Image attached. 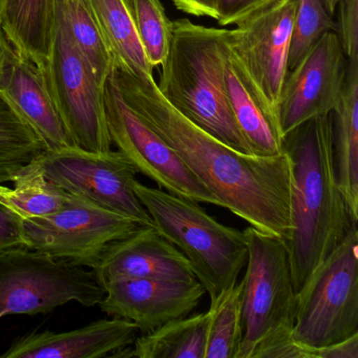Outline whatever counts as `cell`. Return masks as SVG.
<instances>
[{
	"instance_id": "d4e9b609",
	"label": "cell",
	"mask_w": 358,
	"mask_h": 358,
	"mask_svg": "<svg viewBox=\"0 0 358 358\" xmlns=\"http://www.w3.org/2000/svg\"><path fill=\"white\" fill-rule=\"evenodd\" d=\"M14 188H9L3 202L22 219L41 217L59 210L69 192L45 177L36 160L20 169L12 180Z\"/></svg>"
},
{
	"instance_id": "9c48e42d",
	"label": "cell",
	"mask_w": 358,
	"mask_h": 358,
	"mask_svg": "<svg viewBox=\"0 0 358 358\" xmlns=\"http://www.w3.org/2000/svg\"><path fill=\"white\" fill-rule=\"evenodd\" d=\"M35 160L45 177L69 194L155 227L133 189L137 169L120 150L94 152L70 146L45 150Z\"/></svg>"
},
{
	"instance_id": "e575fe53",
	"label": "cell",
	"mask_w": 358,
	"mask_h": 358,
	"mask_svg": "<svg viewBox=\"0 0 358 358\" xmlns=\"http://www.w3.org/2000/svg\"><path fill=\"white\" fill-rule=\"evenodd\" d=\"M320 1H322L327 13L334 17L335 14H336L337 7H338L341 0H320Z\"/></svg>"
},
{
	"instance_id": "836d02e7",
	"label": "cell",
	"mask_w": 358,
	"mask_h": 358,
	"mask_svg": "<svg viewBox=\"0 0 358 358\" xmlns=\"http://www.w3.org/2000/svg\"><path fill=\"white\" fill-rule=\"evenodd\" d=\"M14 50L8 41L5 33L0 29V76L5 72L8 64L13 56Z\"/></svg>"
},
{
	"instance_id": "30bf717a",
	"label": "cell",
	"mask_w": 358,
	"mask_h": 358,
	"mask_svg": "<svg viewBox=\"0 0 358 358\" xmlns=\"http://www.w3.org/2000/svg\"><path fill=\"white\" fill-rule=\"evenodd\" d=\"M141 226L135 220L72 194L56 213L22 219L29 248L91 269L110 243Z\"/></svg>"
},
{
	"instance_id": "484cf974",
	"label": "cell",
	"mask_w": 358,
	"mask_h": 358,
	"mask_svg": "<svg viewBox=\"0 0 358 358\" xmlns=\"http://www.w3.org/2000/svg\"><path fill=\"white\" fill-rule=\"evenodd\" d=\"M242 292L241 280L210 303L204 358H236L243 338Z\"/></svg>"
},
{
	"instance_id": "4316f807",
	"label": "cell",
	"mask_w": 358,
	"mask_h": 358,
	"mask_svg": "<svg viewBox=\"0 0 358 358\" xmlns=\"http://www.w3.org/2000/svg\"><path fill=\"white\" fill-rule=\"evenodd\" d=\"M138 37L152 69L160 66L169 54L173 22L161 0H129Z\"/></svg>"
},
{
	"instance_id": "1f68e13d",
	"label": "cell",
	"mask_w": 358,
	"mask_h": 358,
	"mask_svg": "<svg viewBox=\"0 0 358 358\" xmlns=\"http://www.w3.org/2000/svg\"><path fill=\"white\" fill-rule=\"evenodd\" d=\"M315 358H358V333L315 350Z\"/></svg>"
},
{
	"instance_id": "e0dca14e",
	"label": "cell",
	"mask_w": 358,
	"mask_h": 358,
	"mask_svg": "<svg viewBox=\"0 0 358 358\" xmlns=\"http://www.w3.org/2000/svg\"><path fill=\"white\" fill-rule=\"evenodd\" d=\"M0 94L43 140L47 150L75 146L60 118L43 71L14 51L0 76Z\"/></svg>"
},
{
	"instance_id": "6da1fadb",
	"label": "cell",
	"mask_w": 358,
	"mask_h": 358,
	"mask_svg": "<svg viewBox=\"0 0 358 358\" xmlns=\"http://www.w3.org/2000/svg\"><path fill=\"white\" fill-rule=\"evenodd\" d=\"M114 74L125 102L208 188L220 207L259 231L288 240L293 183L286 152L259 157L234 150L178 112L154 76L137 77L116 68Z\"/></svg>"
},
{
	"instance_id": "9a60e30c",
	"label": "cell",
	"mask_w": 358,
	"mask_h": 358,
	"mask_svg": "<svg viewBox=\"0 0 358 358\" xmlns=\"http://www.w3.org/2000/svg\"><path fill=\"white\" fill-rule=\"evenodd\" d=\"M92 271L101 286L119 278L196 280L185 255L154 226H141L110 243Z\"/></svg>"
},
{
	"instance_id": "44dd1931",
	"label": "cell",
	"mask_w": 358,
	"mask_h": 358,
	"mask_svg": "<svg viewBox=\"0 0 358 358\" xmlns=\"http://www.w3.org/2000/svg\"><path fill=\"white\" fill-rule=\"evenodd\" d=\"M112 54L115 68L137 77L152 76L138 37L129 0H87Z\"/></svg>"
},
{
	"instance_id": "7c38bea8",
	"label": "cell",
	"mask_w": 358,
	"mask_h": 358,
	"mask_svg": "<svg viewBox=\"0 0 358 358\" xmlns=\"http://www.w3.org/2000/svg\"><path fill=\"white\" fill-rule=\"evenodd\" d=\"M296 0H280L236 24L228 38L230 50L276 120L280 91L288 72Z\"/></svg>"
},
{
	"instance_id": "4dcf8cb0",
	"label": "cell",
	"mask_w": 358,
	"mask_h": 358,
	"mask_svg": "<svg viewBox=\"0 0 358 358\" xmlns=\"http://www.w3.org/2000/svg\"><path fill=\"white\" fill-rule=\"evenodd\" d=\"M30 243L22 227V217L0 200V252L16 247H27Z\"/></svg>"
},
{
	"instance_id": "7402d4cb",
	"label": "cell",
	"mask_w": 358,
	"mask_h": 358,
	"mask_svg": "<svg viewBox=\"0 0 358 358\" xmlns=\"http://www.w3.org/2000/svg\"><path fill=\"white\" fill-rule=\"evenodd\" d=\"M206 330V312L189 314L141 334L115 357L204 358Z\"/></svg>"
},
{
	"instance_id": "7a4b0ae2",
	"label": "cell",
	"mask_w": 358,
	"mask_h": 358,
	"mask_svg": "<svg viewBox=\"0 0 358 358\" xmlns=\"http://www.w3.org/2000/svg\"><path fill=\"white\" fill-rule=\"evenodd\" d=\"M282 148L293 183L292 229L285 245L297 292L356 223L337 184L331 114L314 117L285 135Z\"/></svg>"
},
{
	"instance_id": "8d00e7d4",
	"label": "cell",
	"mask_w": 358,
	"mask_h": 358,
	"mask_svg": "<svg viewBox=\"0 0 358 358\" xmlns=\"http://www.w3.org/2000/svg\"><path fill=\"white\" fill-rule=\"evenodd\" d=\"M69 0H55V3L57 5H64V3H68Z\"/></svg>"
},
{
	"instance_id": "f546056e",
	"label": "cell",
	"mask_w": 358,
	"mask_h": 358,
	"mask_svg": "<svg viewBox=\"0 0 358 358\" xmlns=\"http://www.w3.org/2000/svg\"><path fill=\"white\" fill-rule=\"evenodd\" d=\"M280 0H213L215 20L222 27L238 24Z\"/></svg>"
},
{
	"instance_id": "5b68a950",
	"label": "cell",
	"mask_w": 358,
	"mask_h": 358,
	"mask_svg": "<svg viewBox=\"0 0 358 358\" xmlns=\"http://www.w3.org/2000/svg\"><path fill=\"white\" fill-rule=\"evenodd\" d=\"M133 189L159 234L185 255L210 303L238 282L248 259L244 231L220 223L194 201L137 180Z\"/></svg>"
},
{
	"instance_id": "8992f818",
	"label": "cell",
	"mask_w": 358,
	"mask_h": 358,
	"mask_svg": "<svg viewBox=\"0 0 358 358\" xmlns=\"http://www.w3.org/2000/svg\"><path fill=\"white\" fill-rule=\"evenodd\" d=\"M358 333V230L345 238L296 292L292 338L316 350Z\"/></svg>"
},
{
	"instance_id": "d6a6232c",
	"label": "cell",
	"mask_w": 358,
	"mask_h": 358,
	"mask_svg": "<svg viewBox=\"0 0 358 358\" xmlns=\"http://www.w3.org/2000/svg\"><path fill=\"white\" fill-rule=\"evenodd\" d=\"M179 11L196 17L213 18L215 20V5L213 0H171Z\"/></svg>"
},
{
	"instance_id": "52a82bcc",
	"label": "cell",
	"mask_w": 358,
	"mask_h": 358,
	"mask_svg": "<svg viewBox=\"0 0 358 358\" xmlns=\"http://www.w3.org/2000/svg\"><path fill=\"white\" fill-rule=\"evenodd\" d=\"M104 296L94 272L83 266L27 247L0 252V320L49 313L70 301L94 307Z\"/></svg>"
},
{
	"instance_id": "ba28073f",
	"label": "cell",
	"mask_w": 358,
	"mask_h": 358,
	"mask_svg": "<svg viewBox=\"0 0 358 358\" xmlns=\"http://www.w3.org/2000/svg\"><path fill=\"white\" fill-rule=\"evenodd\" d=\"M43 74L74 145L89 152H110L113 143L106 122L104 87L79 53L57 6L53 45Z\"/></svg>"
},
{
	"instance_id": "d590c367",
	"label": "cell",
	"mask_w": 358,
	"mask_h": 358,
	"mask_svg": "<svg viewBox=\"0 0 358 358\" xmlns=\"http://www.w3.org/2000/svg\"><path fill=\"white\" fill-rule=\"evenodd\" d=\"M6 6H7V0H0V29H1V26H3Z\"/></svg>"
},
{
	"instance_id": "f1b7e54d",
	"label": "cell",
	"mask_w": 358,
	"mask_h": 358,
	"mask_svg": "<svg viewBox=\"0 0 358 358\" xmlns=\"http://www.w3.org/2000/svg\"><path fill=\"white\" fill-rule=\"evenodd\" d=\"M335 34L348 62H358V0H341Z\"/></svg>"
},
{
	"instance_id": "5bb4252c",
	"label": "cell",
	"mask_w": 358,
	"mask_h": 358,
	"mask_svg": "<svg viewBox=\"0 0 358 358\" xmlns=\"http://www.w3.org/2000/svg\"><path fill=\"white\" fill-rule=\"evenodd\" d=\"M102 287L106 296L99 303L101 311L131 320L141 334L189 315L206 293L198 280L119 278Z\"/></svg>"
},
{
	"instance_id": "d6986e66",
	"label": "cell",
	"mask_w": 358,
	"mask_h": 358,
	"mask_svg": "<svg viewBox=\"0 0 358 358\" xmlns=\"http://www.w3.org/2000/svg\"><path fill=\"white\" fill-rule=\"evenodd\" d=\"M337 184L353 223L358 220V62H348L341 99L332 114Z\"/></svg>"
},
{
	"instance_id": "3957f363",
	"label": "cell",
	"mask_w": 358,
	"mask_h": 358,
	"mask_svg": "<svg viewBox=\"0 0 358 358\" xmlns=\"http://www.w3.org/2000/svg\"><path fill=\"white\" fill-rule=\"evenodd\" d=\"M229 32L186 18L173 22L171 45L157 87L188 120L234 150L252 155L226 96L224 66Z\"/></svg>"
},
{
	"instance_id": "8fae6325",
	"label": "cell",
	"mask_w": 358,
	"mask_h": 358,
	"mask_svg": "<svg viewBox=\"0 0 358 358\" xmlns=\"http://www.w3.org/2000/svg\"><path fill=\"white\" fill-rule=\"evenodd\" d=\"M104 104L112 143L131 161L138 173L169 194L219 206L208 188L125 102L114 70L104 85Z\"/></svg>"
},
{
	"instance_id": "277c9868",
	"label": "cell",
	"mask_w": 358,
	"mask_h": 358,
	"mask_svg": "<svg viewBox=\"0 0 358 358\" xmlns=\"http://www.w3.org/2000/svg\"><path fill=\"white\" fill-rule=\"evenodd\" d=\"M243 278V338L236 358H315L293 341L296 292L282 238L248 226Z\"/></svg>"
},
{
	"instance_id": "2e32d148",
	"label": "cell",
	"mask_w": 358,
	"mask_h": 358,
	"mask_svg": "<svg viewBox=\"0 0 358 358\" xmlns=\"http://www.w3.org/2000/svg\"><path fill=\"white\" fill-rule=\"evenodd\" d=\"M138 333L137 324L119 317L66 332L34 331L18 336L0 358L115 357L133 345Z\"/></svg>"
},
{
	"instance_id": "ffe728a7",
	"label": "cell",
	"mask_w": 358,
	"mask_h": 358,
	"mask_svg": "<svg viewBox=\"0 0 358 358\" xmlns=\"http://www.w3.org/2000/svg\"><path fill=\"white\" fill-rule=\"evenodd\" d=\"M55 0H7L1 30L16 53L41 71L55 35Z\"/></svg>"
},
{
	"instance_id": "83f0119b",
	"label": "cell",
	"mask_w": 358,
	"mask_h": 358,
	"mask_svg": "<svg viewBox=\"0 0 358 358\" xmlns=\"http://www.w3.org/2000/svg\"><path fill=\"white\" fill-rule=\"evenodd\" d=\"M335 22L320 0H296L290 47L288 72L299 64L316 41L328 32H335Z\"/></svg>"
},
{
	"instance_id": "ac0fdd59",
	"label": "cell",
	"mask_w": 358,
	"mask_h": 358,
	"mask_svg": "<svg viewBox=\"0 0 358 358\" xmlns=\"http://www.w3.org/2000/svg\"><path fill=\"white\" fill-rule=\"evenodd\" d=\"M224 80L228 104L238 129L250 148L251 154L259 157H278L284 154V137L278 120L257 95L229 45L224 66Z\"/></svg>"
},
{
	"instance_id": "cb8c5ba5",
	"label": "cell",
	"mask_w": 358,
	"mask_h": 358,
	"mask_svg": "<svg viewBox=\"0 0 358 358\" xmlns=\"http://www.w3.org/2000/svg\"><path fill=\"white\" fill-rule=\"evenodd\" d=\"M56 6L79 53L89 64L97 83L104 87L115 64L87 0H69L64 5Z\"/></svg>"
},
{
	"instance_id": "603a6c76",
	"label": "cell",
	"mask_w": 358,
	"mask_h": 358,
	"mask_svg": "<svg viewBox=\"0 0 358 358\" xmlns=\"http://www.w3.org/2000/svg\"><path fill=\"white\" fill-rule=\"evenodd\" d=\"M47 150L43 140L0 94V200L16 173Z\"/></svg>"
},
{
	"instance_id": "4fadbf2b",
	"label": "cell",
	"mask_w": 358,
	"mask_h": 358,
	"mask_svg": "<svg viewBox=\"0 0 358 358\" xmlns=\"http://www.w3.org/2000/svg\"><path fill=\"white\" fill-rule=\"evenodd\" d=\"M347 66L336 34L328 32L287 72L278 106L282 137L314 117L332 114L343 93Z\"/></svg>"
}]
</instances>
